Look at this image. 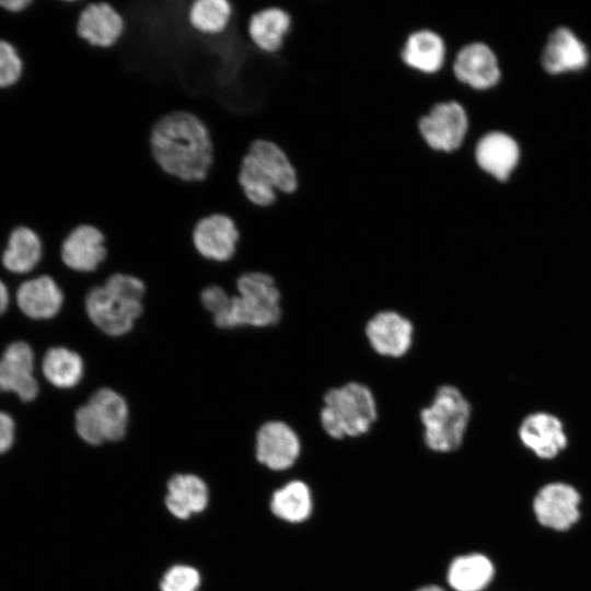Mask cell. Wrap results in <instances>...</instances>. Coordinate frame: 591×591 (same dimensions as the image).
<instances>
[{
	"label": "cell",
	"mask_w": 591,
	"mask_h": 591,
	"mask_svg": "<svg viewBox=\"0 0 591 591\" xmlns=\"http://www.w3.org/2000/svg\"><path fill=\"white\" fill-rule=\"evenodd\" d=\"M150 147L161 170L184 182L204 181L213 161L208 128L186 112H174L160 118L152 128Z\"/></svg>",
	"instance_id": "6da1fadb"
},
{
	"label": "cell",
	"mask_w": 591,
	"mask_h": 591,
	"mask_svg": "<svg viewBox=\"0 0 591 591\" xmlns=\"http://www.w3.org/2000/svg\"><path fill=\"white\" fill-rule=\"evenodd\" d=\"M239 184L256 207L276 204L278 194L292 195L299 186L298 171L288 154L275 142L255 140L244 157Z\"/></svg>",
	"instance_id": "7a4b0ae2"
},
{
	"label": "cell",
	"mask_w": 591,
	"mask_h": 591,
	"mask_svg": "<svg viewBox=\"0 0 591 591\" xmlns=\"http://www.w3.org/2000/svg\"><path fill=\"white\" fill-rule=\"evenodd\" d=\"M378 418V403L372 390L357 381L328 389L323 395L320 422L334 439L367 433Z\"/></svg>",
	"instance_id": "3957f363"
},
{
	"label": "cell",
	"mask_w": 591,
	"mask_h": 591,
	"mask_svg": "<svg viewBox=\"0 0 591 591\" xmlns=\"http://www.w3.org/2000/svg\"><path fill=\"white\" fill-rule=\"evenodd\" d=\"M236 288L239 296L231 297L229 308L213 316L218 327H268L280 321L281 294L270 275L262 271L243 274L236 281Z\"/></svg>",
	"instance_id": "277c9868"
},
{
	"label": "cell",
	"mask_w": 591,
	"mask_h": 591,
	"mask_svg": "<svg viewBox=\"0 0 591 591\" xmlns=\"http://www.w3.org/2000/svg\"><path fill=\"white\" fill-rule=\"evenodd\" d=\"M471 413V404L457 386L440 385L431 402L419 410L427 447L436 452L456 450L463 441Z\"/></svg>",
	"instance_id": "5b68a950"
},
{
	"label": "cell",
	"mask_w": 591,
	"mask_h": 591,
	"mask_svg": "<svg viewBox=\"0 0 591 591\" xmlns=\"http://www.w3.org/2000/svg\"><path fill=\"white\" fill-rule=\"evenodd\" d=\"M128 424V406L124 397L108 387L92 393L73 414V429L80 440L97 445L124 438Z\"/></svg>",
	"instance_id": "8992f818"
},
{
	"label": "cell",
	"mask_w": 591,
	"mask_h": 591,
	"mask_svg": "<svg viewBox=\"0 0 591 591\" xmlns=\"http://www.w3.org/2000/svg\"><path fill=\"white\" fill-rule=\"evenodd\" d=\"M37 357L25 340L10 343L0 356V394L15 396L21 403L34 402L40 392Z\"/></svg>",
	"instance_id": "52a82bcc"
},
{
	"label": "cell",
	"mask_w": 591,
	"mask_h": 591,
	"mask_svg": "<svg viewBox=\"0 0 591 591\" xmlns=\"http://www.w3.org/2000/svg\"><path fill=\"white\" fill-rule=\"evenodd\" d=\"M89 320L111 336L129 333L142 313V302L118 294L105 286L91 288L84 297Z\"/></svg>",
	"instance_id": "ba28073f"
},
{
	"label": "cell",
	"mask_w": 591,
	"mask_h": 591,
	"mask_svg": "<svg viewBox=\"0 0 591 591\" xmlns=\"http://www.w3.org/2000/svg\"><path fill=\"white\" fill-rule=\"evenodd\" d=\"M66 293L60 283L48 274L23 278L13 292V303L32 322H50L62 311Z\"/></svg>",
	"instance_id": "9c48e42d"
},
{
	"label": "cell",
	"mask_w": 591,
	"mask_h": 591,
	"mask_svg": "<svg viewBox=\"0 0 591 591\" xmlns=\"http://www.w3.org/2000/svg\"><path fill=\"white\" fill-rule=\"evenodd\" d=\"M413 322L398 311L382 310L364 325L370 348L380 357L398 359L408 354L414 343Z\"/></svg>",
	"instance_id": "30bf717a"
},
{
	"label": "cell",
	"mask_w": 591,
	"mask_h": 591,
	"mask_svg": "<svg viewBox=\"0 0 591 591\" xmlns=\"http://www.w3.org/2000/svg\"><path fill=\"white\" fill-rule=\"evenodd\" d=\"M418 127L430 148L452 152L463 142L468 119L460 103L449 101L436 104L428 115L419 119Z\"/></svg>",
	"instance_id": "8fae6325"
},
{
	"label": "cell",
	"mask_w": 591,
	"mask_h": 591,
	"mask_svg": "<svg viewBox=\"0 0 591 591\" xmlns=\"http://www.w3.org/2000/svg\"><path fill=\"white\" fill-rule=\"evenodd\" d=\"M239 241L240 232L235 222L223 213L200 219L192 232L196 253L218 263L228 262L236 254Z\"/></svg>",
	"instance_id": "7c38bea8"
},
{
	"label": "cell",
	"mask_w": 591,
	"mask_h": 591,
	"mask_svg": "<svg viewBox=\"0 0 591 591\" xmlns=\"http://www.w3.org/2000/svg\"><path fill=\"white\" fill-rule=\"evenodd\" d=\"M106 237L94 225L79 224L63 239L59 256L62 265L71 271L91 273L107 257Z\"/></svg>",
	"instance_id": "4fadbf2b"
},
{
	"label": "cell",
	"mask_w": 591,
	"mask_h": 591,
	"mask_svg": "<svg viewBox=\"0 0 591 591\" xmlns=\"http://www.w3.org/2000/svg\"><path fill=\"white\" fill-rule=\"evenodd\" d=\"M77 34L90 46L111 48L125 32V21L109 1H86L77 22Z\"/></svg>",
	"instance_id": "5bb4252c"
},
{
	"label": "cell",
	"mask_w": 591,
	"mask_h": 591,
	"mask_svg": "<svg viewBox=\"0 0 591 591\" xmlns=\"http://www.w3.org/2000/svg\"><path fill=\"white\" fill-rule=\"evenodd\" d=\"M301 450L296 431L280 420L267 421L256 434V459L274 471H282L293 465Z\"/></svg>",
	"instance_id": "9a60e30c"
},
{
	"label": "cell",
	"mask_w": 591,
	"mask_h": 591,
	"mask_svg": "<svg viewBox=\"0 0 591 591\" xmlns=\"http://www.w3.org/2000/svg\"><path fill=\"white\" fill-rule=\"evenodd\" d=\"M579 501L580 496L573 487L554 483L538 491L533 508L537 520L543 525L564 531L579 519Z\"/></svg>",
	"instance_id": "2e32d148"
},
{
	"label": "cell",
	"mask_w": 591,
	"mask_h": 591,
	"mask_svg": "<svg viewBox=\"0 0 591 591\" xmlns=\"http://www.w3.org/2000/svg\"><path fill=\"white\" fill-rule=\"evenodd\" d=\"M44 258V244L39 234L26 225H18L10 232L3 252V269L20 278L35 274Z\"/></svg>",
	"instance_id": "e0dca14e"
},
{
	"label": "cell",
	"mask_w": 591,
	"mask_h": 591,
	"mask_svg": "<svg viewBox=\"0 0 591 591\" xmlns=\"http://www.w3.org/2000/svg\"><path fill=\"white\" fill-rule=\"evenodd\" d=\"M453 71L459 81L477 90L489 89L500 79L497 58L483 43L464 46L455 57Z\"/></svg>",
	"instance_id": "ac0fdd59"
},
{
	"label": "cell",
	"mask_w": 591,
	"mask_h": 591,
	"mask_svg": "<svg viewBox=\"0 0 591 591\" xmlns=\"http://www.w3.org/2000/svg\"><path fill=\"white\" fill-rule=\"evenodd\" d=\"M37 373L49 386L58 391H69L81 383L84 376V361L71 347L51 346L42 356Z\"/></svg>",
	"instance_id": "d6986e66"
},
{
	"label": "cell",
	"mask_w": 591,
	"mask_h": 591,
	"mask_svg": "<svg viewBox=\"0 0 591 591\" xmlns=\"http://www.w3.org/2000/svg\"><path fill=\"white\" fill-rule=\"evenodd\" d=\"M292 26V16L283 8L270 5L250 18L247 34L252 44L260 51L276 54L280 51Z\"/></svg>",
	"instance_id": "ffe728a7"
},
{
	"label": "cell",
	"mask_w": 591,
	"mask_h": 591,
	"mask_svg": "<svg viewBox=\"0 0 591 591\" xmlns=\"http://www.w3.org/2000/svg\"><path fill=\"white\" fill-rule=\"evenodd\" d=\"M519 434L524 445L542 459L556 456L567 444L563 424L547 413H534L525 417Z\"/></svg>",
	"instance_id": "44dd1931"
},
{
	"label": "cell",
	"mask_w": 591,
	"mask_h": 591,
	"mask_svg": "<svg viewBox=\"0 0 591 591\" xmlns=\"http://www.w3.org/2000/svg\"><path fill=\"white\" fill-rule=\"evenodd\" d=\"M475 158L482 170L499 181H506L518 164L519 146L507 134L493 131L479 139Z\"/></svg>",
	"instance_id": "7402d4cb"
},
{
	"label": "cell",
	"mask_w": 591,
	"mask_h": 591,
	"mask_svg": "<svg viewBox=\"0 0 591 591\" xmlns=\"http://www.w3.org/2000/svg\"><path fill=\"white\" fill-rule=\"evenodd\" d=\"M588 60L586 46L566 27H559L551 34L542 54V65L551 73L582 69Z\"/></svg>",
	"instance_id": "603a6c76"
},
{
	"label": "cell",
	"mask_w": 591,
	"mask_h": 591,
	"mask_svg": "<svg viewBox=\"0 0 591 591\" xmlns=\"http://www.w3.org/2000/svg\"><path fill=\"white\" fill-rule=\"evenodd\" d=\"M208 503V490L202 479L192 474L174 475L167 483L165 505L179 519L202 511Z\"/></svg>",
	"instance_id": "cb8c5ba5"
},
{
	"label": "cell",
	"mask_w": 591,
	"mask_h": 591,
	"mask_svg": "<svg viewBox=\"0 0 591 591\" xmlns=\"http://www.w3.org/2000/svg\"><path fill=\"white\" fill-rule=\"evenodd\" d=\"M401 57L408 67L425 73H433L443 66L445 57L444 43L432 31H417L408 36Z\"/></svg>",
	"instance_id": "d4e9b609"
},
{
	"label": "cell",
	"mask_w": 591,
	"mask_h": 591,
	"mask_svg": "<svg viewBox=\"0 0 591 591\" xmlns=\"http://www.w3.org/2000/svg\"><path fill=\"white\" fill-rule=\"evenodd\" d=\"M493 577L491 561L480 554L456 557L448 571V581L455 591H482Z\"/></svg>",
	"instance_id": "484cf974"
},
{
	"label": "cell",
	"mask_w": 591,
	"mask_h": 591,
	"mask_svg": "<svg viewBox=\"0 0 591 591\" xmlns=\"http://www.w3.org/2000/svg\"><path fill=\"white\" fill-rule=\"evenodd\" d=\"M233 15L230 0H193L188 9L190 27L202 35L215 36L223 33Z\"/></svg>",
	"instance_id": "4316f807"
},
{
	"label": "cell",
	"mask_w": 591,
	"mask_h": 591,
	"mask_svg": "<svg viewBox=\"0 0 591 591\" xmlns=\"http://www.w3.org/2000/svg\"><path fill=\"white\" fill-rule=\"evenodd\" d=\"M270 508L275 515L288 522L305 520L312 510L308 486L299 480L290 482L274 493Z\"/></svg>",
	"instance_id": "83f0119b"
},
{
	"label": "cell",
	"mask_w": 591,
	"mask_h": 591,
	"mask_svg": "<svg viewBox=\"0 0 591 591\" xmlns=\"http://www.w3.org/2000/svg\"><path fill=\"white\" fill-rule=\"evenodd\" d=\"M24 62L16 47L0 38V90L19 83L23 76Z\"/></svg>",
	"instance_id": "f1b7e54d"
},
{
	"label": "cell",
	"mask_w": 591,
	"mask_h": 591,
	"mask_svg": "<svg viewBox=\"0 0 591 591\" xmlns=\"http://www.w3.org/2000/svg\"><path fill=\"white\" fill-rule=\"evenodd\" d=\"M200 584L198 571L189 566L170 568L161 580V591H197Z\"/></svg>",
	"instance_id": "f546056e"
},
{
	"label": "cell",
	"mask_w": 591,
	"mask_h": 591,
	"mask_svg": "<svg viewBox=\"0 0 591 591\" xmlns=\"http://www.w3.org/2000/svg\"><path fill=\"white\" fill-rule=\"evenodd\" d=\"M200 299L204 306L213 316L223 313L229 308L231 302V297L228 296L225 290L215 285L205 288L201 291Z\"/></svg>",
	"instance_id": "4dcf8cb0"
},
{
	"label": "cell",
	"mask_w": 591,
	"mask_h": 591,
	"mask_svg": "<svg viewBox=\"0 0 591 591\" xmlns=\"http://www.w3.org/2000/svg\"><path fill=\"white\" fill-rule=\"evenodd\" d=\"M16 440V422L13 416L0 409V456L9 453Z\"/></svg>",
	"instance_id": "1f68e13d"
},
{
	"label": "cell",
	"mask_w": 591,
	"mask_h": 591,
	"mask_svg": "<svg viewBox=\"0 0 591 591\" xmlns=\"http://www.w3.org/2000/svg\"><path fill=\"white\" fill-rule=\"evenodd\" d=\"M12 304L13 294L5 281L0 277V317L10 310Z\"/></svg>",
	"instance_id": "d6a6232c"
},
{
	"label": "cell",
	"mask_w": 591,
	"mask_h": 591,
	"mask_svg": "<svg viewBox=\"0 0 591 591\" xmlns=\"http://www.w3.org/2000/svg\"><path fill=\"white\" fill-rule=\"evenodd\" d=\"M32 3L33 0H0V8L9 13L18 14L25 11Z\"/></svg>",
	"instance_id": "836d02e7"
},
{
	"label": "cell",
	"mask_w": 591,
	"mask_h": 591,
	"mask_svg": "<svg viewBox=\"0 0 591 591\" xmlns=\"http://www.w3.org/2000/svg\"><path fill=\"white\" fill-rule=\"evenodd\" d=\"M417 591H444V590L438 586H427V587L418 589Z\"/></svg>",
	"instance_id": "e575fe53"
}]
</instances>
